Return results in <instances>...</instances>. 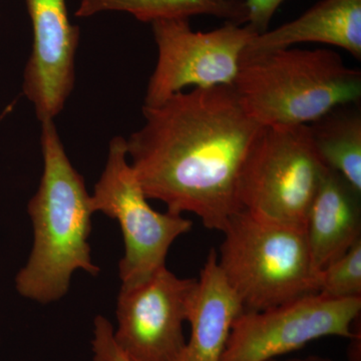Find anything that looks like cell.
I'll use <instances>...</instances> for the list:
<instances>
[{"label": "cell", "instance_id": "1", "mask_svg": "<svg viewBox=\"0 0 361 361\" xmlns=\"http://www.w3.org/2000/svg\"><path fill=\"white\" fill-rule=\"evenodd\" d=\"M142 115L144 125L126 141L147 198L222 232L241 210L237 182L261 126L225 85L177 92L158 106H142Z\"/></svg>", "mask_w": 361, "mask_h": 361}, {"label": "cell", "instance_id": "2", "mask_svg": "<svg viewBox=\"0 0 361 361\" xmlns=\"http://www.w3.org/2000/svg\"><path fill=\"white\" fill-rule=\"evenodd\" d=\"M44 171L39 189L27 204L32 223L30 257L16 274V289L42 305L61 300L77 271L101 273L92 261L90 195L82 176L66 155L54 121L42 122Z\"/></svg>", "mask_w": 361, "mask_h": 361}, {"label": "cell", "instance_id": "3", "mask_svg": "<svg viewBox=\"0 0 361 361\" xmlns=\"http://www.w3.org/2000/svg\"><path fill=\"white\" fill-rule=\"evenodd\" d=\"M233 90L261 127L308 126L360 103L361 71L329 49L243 52Z\"/></svg>", "mask_w": 361, "mask_h": 361}, {"label": "cell", "instance_id": "4", "mask_svg": "<svg viewBox=\"0 0 361 361\" xmlns=\"http://www.w3.org/2000/svg\"><path fill=\"white\" fill-rule=\"evenodd\" d=\"M222 232L218 266L243 312L319 292L320 271L313 264L305 228L260 219L241 209Z\"/></svg>", "mask_w": 361, "mask_h": 361}, {"label": "cell", "instance_id": "5", "mask_svg": "<svg viewBox=\"0 0 361 361\" xmlns=\"http://www.w3.org/2000/svg\"><path fill=\"white\" fill-rule=\"evenodd\" d=\"M326 169L308 126L261 127L240 170V208L260 219L305 228Z\"/></svg>", "mask_w": 361, "mask_h": 361}, {"label": "cell", "instance_id": "6", "mask_svg": "<svg viewBox=\"0 0 361 361\" xmlns=\"http://www.w3.org/2000/svg\"><path fill=\"white\" fill-rule=\"evenodd\" d=\"M148 200L128 158L127 141L113 137L90 207L120 225L125 247L118 263L122 284L137 283L166 266L171 246L193 226L182 215L157 212Z\"/></svg>", "mask_w": 361, "mask_h": 361}, {"label": "cell", "instance_id": "7", "mask_svg": "<svg viewBox=\"0 0 361 361\" xmlns=\"http://www.w3.org/2000/svg\"><path fill=\"white\" fill-rule=\"evenodd\" d=\"M158 61L147 85L144 106H158L185 87H233L240 61L252 37L247 25L225 23L210 32H195L189 20L151 23Z\"/></svg>", "mask_w": 361, "mask_h": 361}, {"label": "cell", "instance_id": "8", "mask_svg": "<svg viewBox=\"0 0 361 361\" xmlns=\"http://www.w3.org/2000/svg\"><path fill=\"white\" fill-rule=\"evenodd\" d=\"M361 298L313 295L270 310L242 312L233 322L221 361H270L326 336L350 339Z\"/></svg>", "mask_w": 361, "mask_h": 361}, {"label": "cell", "instance_id": "9", "mask_svg": "<svg viewBox=\"0 0 361 361\" xmlns=\"http://www.w3.org/2000/svg\"><path fill=\"white\" fill-rule=\"evenodd\" d=\"M198 279L176 276L166 266L146 279L122 284L114 338L132 361H174L186 344L184 323Z\"/></svg>", "mask_w": 361, "mask_h": 361}, {"label": "cell", "instance_id": "10", "mask_svg": "<svg viewBox=\"0 0 361 361\" xmlns=\"http://www.w3.org/2000/svg\"><path fill=\"white\" fill-rule=\"evenodd\" d=\"M32 25V51L23 90L40 123L54 121L75 87L80 28L68 16L66 0H25Z\"/></svg>", "mask_w": 361, "mask_h": 361}, {"label": "cell", "instance_id": "11", "mask_svg": "<svg viewBox=\"0 0 361 361\" xmlns=\"http://www.w3.org/2000/svg\"><path fill=\"white\" fill-rule=\"evenodd\" d=\"M361 192L327 168L306 220L313 264L322 271L361 239Z\"/></svg>", "mask_w": 361, "mask_h": 361}, {"label": "cell", "instance_id": "12", "mask_svg": "<svg viewBox=\"0 0 361 361\" xmlns=\"http://www.w3.org/2000/svg\"><path fill=\"white\" fill-rule=\"evenodd\" d=\"M313 42L336 47L361 59V0H322L296 20L252 37L246 54Z\"/></svg>", "mask_w": 361, "mask_h": 361}, {"label": "cell", "instance_id": "13", "mask_svg": "<svg viewBox=\"0 0 361 361\" xmlns=\"http://www.w3.org/2000/svg\"><path fill=\"white\" fill-rule=\"evenodd\" d=\"M242 312L239 299L218 266L217 252L212 249L201 270L188 317L191 336L174 361H221L233 322Z\"/></svg>", "mask_w": 361, "mask_h": 361}, {"label": "cell", "instance_id": "14", "mask_svg": "<svg viewBox=\"0 0 361 361\" xmlns=\"http://www.w3.org/2000/svg\"><path fill=\"white\" fill-rule=\"evenodd\" d=\"M111 11L129 13L148 23L198 16H214L239 25L247 23L244 0H80L75 16L92 18Z\"/></svg>", "mask_w": 361, "mask_h": 361}, {"label": "cell", "instance_id": "15", "mask_svg": "<svg viewBox=\"0 0 361 361\" xmlns=\"http://www.w3.org/2000/svg\"><path fill=\"white\" fill-rule=\"evenodd\" d=\"M308 130L323 164L361 192L360 103L334 109Z\"/></svg>", "mask_w": 361, "mask_h": 361}, {"label": "cell", "instance_id": "16", "mask_svg": "<svg viewBox=\"0 0 361 361\" xmlns=\"http://www.w3.org/2000/svg\"><path fill=\"white\" fill-rule=\"evenodd\" d=\"M318 294L332 299L361 298V239L320 271Z\"/></svg>", "mask_w": 361, "mask_h": 361}, {"label": "cell", "instance_id": "17", "mask_svg": "<svg viewBox=\"0 0 361 361\" xmlns=\"http://www.w3.org/2000/svg\"><path fill=\"white\" fill-rule=\"evenodd\" d=\"M92 350L94 361H132L116 343L113 324L102 315L94 320Z\"/></svg>", "mask_w": 361, "mask_h": 361}, {"label": "cell", "instance_id": "18", "mask_svg": "<svg viewBox=\"0 0 361 361\" xmlns=\"http://www.w3.org/2000/svg\"><path fill=\"white\" fill-rule=\"evenodd\" d=\"M247 9L246 25L256 35L267 32L273 16L285 0H244Z\"/></svg>", "mask_w": 361, "mask_h": 361}, {"label": "cell", "instance_id": "19", "mask_svg": "<svg viewBox=\"0 0 361 361\" xmlns=\"http://www.w3.org/2000/svg\"><path fill=\"white\" fill-rule=\"evenodd\" d=\"M276 361V360H275ZM286 361H334L329 360V358L320 357V356H308L305 358H294V360H289Z\"/></svg>", "mask_w": 361, "mask_h": 361}, {"label": "cell", "instance_id": "20", "mask_svg": "<svg viewBox=\"0 0 361 361\" xmlns=\"http://www.w3.org/2000/svg\"><path fill=\"white\" fill-rule=\"evenodd\" d=\"M270 361H275V360H270Z\"/></svg>", "mask_w": 361, "mask_h": 361}]
</instances>
